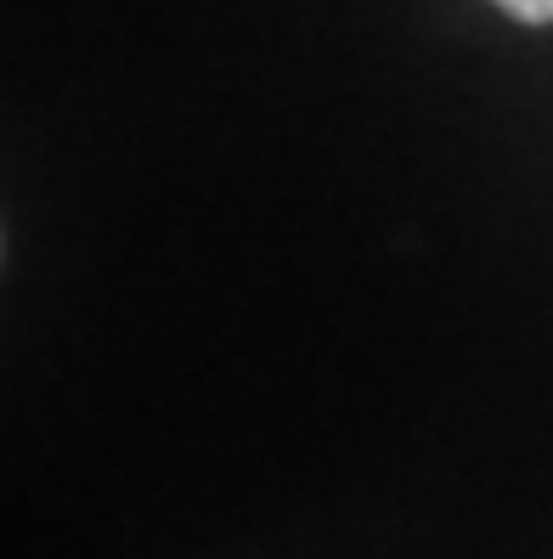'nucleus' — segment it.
I'll use <instances>...</instances> for the list:
<instances>
[{
  "mask_svg": "<svg viewBox=\"0 0 553 559\" xmlns=\"http://www.w3.org/2000/svg\"><path fill=\"white\" fill-rule=\"evenodd\" d=\"M492 7H503L519 23H553V0H492Z\"/></svg>",
  "mask_w": 553,
  "mask_h": 559,
  "instance_id": "f257e3e1",
  "label": "nucleus"
}]
</instances>
